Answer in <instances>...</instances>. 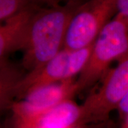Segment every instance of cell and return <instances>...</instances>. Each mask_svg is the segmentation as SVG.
Here are the masks:
<instances>
[{
  "label": "cell",
  "instance_id": "cell-1",
  "mask_svg": "<svg viewBox=\"0 0 128 128\" xmlns=\"http://www.w3.org/2000/svg\"><path fill=\"white\" fill-rule=\"evenodd\" d=\"M78 6L66 3L59 6L38 8L28 25L22 66L28 73L36 70L64 48L70 20Z\"/></svg>",
  "mask_w": 128,
  "mask_h": 128
},
{
  "label": "cell",
  "instance_id": "cell-2",
  "mask_svg": "<svg viewBox=\"0 0 128 128\" xmlns=\"http://www.w3.org/2000/svg\"><path fill=\"white\" fill-rule=\"evenodd\" d=\"M128 52V20L118 14L106 24L92 44L87 64L76 79L78 92L91 87L110 64Z\"/></svg>",
  "mask_w": 128,
  "mask_h": 128
},
{
  "label": "cell",
  "instance_id": "cell-3",
  "mask_svg": "<svg viewBox=\"0 0 128 128\" xmlns=\"http://www.w3.org/2000/svg\"><path fill=\"white\" fill-rule=\"evenodd\" d=\"M115 14L114 0H88L80 5L70 20L63 49L76 50L92 45Z\"/></svg>",
  "mask_w": 128,
  "mask_h": 128
},
{
  "label": "cell",
  "instance_id": "cell-4",
  "mask_svg": "<svg viewBox=\"0 0 128 128\" xmlns=\"http://www.w3.org/2000/svg\"><path fill=\"white\" fill-rule=\"evenodd\" d=\"M114 68L105 74L98 90L81 105L78 124L102 120L117 109L128 93V52L118 60Z\"/></svg>",
  "mask_w": 128,
  "mask_h": 128
},
{
  "label": "cell",
  "instance_id": "cell-5",
  "mask_svg": "<svg viewBox=\"0 0 128 128\" xmlns=\"http://www.w3.org/2000/svg\"><path fill=\"white\" fill-rule=\"evenodd\" d=\"M92 46L76 50L63 49L41 68L25 74L18 86L16 99L21 100L34 89L79 75L87 64Z\"/></svg>",
  "mask_w": 128,
  "mask_h": 128
},
{
  "label": "cell",
  "instance_id": "cell-6",
  "mask_svg": "<svg viewBox=\"0 0 128 128\" xmlns=\"http://www.w3.org/2000/svg\"><path fill=\"white\" fill-rule=\"evenodd\" d=\"M37 7H32L6 20L0 22V60L6 59L9 54L23 50L28 25Z\"/></svg>",
  "mask_w": 128,
  "mask_h": 128
},
{
  "label": "cell",
  "instance_id": "cell-7",
  "mask_svg": "<svg viewBox=\"0 0 128 128\" xmlns=\"http://www.w3.org/2000/svg\"><path fill=\"white\" fill-rule=\"evenodd\" d=\"M81 105L66 100L46 111L38 118L36 128H72L79 122Z\"/></svg>",
  "mask_w": 128,
  "mask_h": 128
},
{
  "label": "cell",
  "instance_id": "cell-8",
  "mask_svg": "<svg viewBox=\"0 0 128 128\" xmlns=\"http://www.w3.org/2000/svg\"><path fill=\"white\" fill-rule=\"evenodd\" d=\"M24 75L11 63L0 68V113L12 108Z\"/></svg>",
  "mask_w": 128,
  "mask_h": 128
},
{
  "label": "cell",
  "instance_id": "cell-9",
  "mask_svg": "<svg viewBox=\"0 0 128 128\" xmlns=\"http://www.w3.org/2000/svg\"><path fill=\"white\" fill-rule=\"evenodd\" d=\"M32 7V0H0V22L6 20Z\"/></svg>",
  "mask_w": 128,
  "mask_h": 128
},
{
  "label": "cell",
  "instance_id": "cell-10",
  "mask_svg": "<svg viewBox=\"0 0 128 128\" xmlns=\"http://www.w3.org/2000/svg\"><path fill=\"white\" fill-rule=\"evenodd\" d=\"M32 2L37 8H50L66 4L68 0H32Z\"/></svg>",
  "mask_w": 128,
  "mask_h": 128
},
{
  "label": "cell",
  "instance_id": "cell-11",
  "mask_svg": "<svg viewBox=\"0 0 128 128\" xmlns=\"http://www.w3.org/2000/svg\"><path fill=\"white\" fill-rule=\"evenodd\" d=\"M116 14L128 20V0H114Z\"/></svg>",
  "mask_w": 128,
  "mask_h": 128
},
{
  "label": "cell",
  "instance_id": "cell-12",
  "mask_svg": "<svg viewBox=\"0 0 128 128\" xmlns=\"http://www.w3.org/2000/svg\"><path fill=\"white\" fill-rule=\"evenodd\" d=\"M118 110L119 112L120 116L124 119L128 115V93L123 98V100L120 102L118 107Z\"/></svg>",
  "mask_w": 128,
  "mask_h": 128
},
{
  "label": "cell",
  "instance_id": "cell-13",
  "mask_svg": "<svg viewBox=\"0 0 128 128\" xmlns=\"http://www.w3.org/2000/svg\"><path fill=\"white\" fill-rule=\"evenodd\" d=\"M88 0H68V3L69 4H71L74 5V6H79L80 5H81L83 4L84 2H87Z\"/></svg>",
  "mask_w": 128,
  "mask_h": 128
},
{
  "label": "cell",
  "instance_id": "cell-14",
  "mask_svg": "<svg viewBox=\"0 0 128 128\" xmlns=\"http://www.w3.org/2000/svg\"><path fill=\"white\" fill-rule=\"evenodd\" d=\"M9 62L6 59H1L0 60V68H2V67H3V66H4L6 65H7V64H9Z\"/></svg>",
  "mask_w": 128,
  "mask_h": 128
},
{
  "label": "cell",
  "instance_id": "cell-15",
  "mask_svg": "<svg viewBox=\"0 0 128 128\" xmlns=\"http://www.w3.org/2000/svg\"><path fill=\"white\" fill-rule=\"evenodd\" d=\"M122 128H128V115L124 119V122L122 124Z\"/></svg>",
  "mask_w": 128,
  "mask_h": 128
},
{
  "label": "cell",
  "instance_id": "cell-16",
  "mask_svg": "<svg viewBox=\"0 0 128 128\" xmlns=\"http://www.w3.org/2000/svg\"><path fill=\"white\" fill-rule=\"evenodd\" d=\"M0 128H1V126H0Z\"/></svg>",
  "mask_w": 128,
  "mask_h": 128
}]
</instances>
